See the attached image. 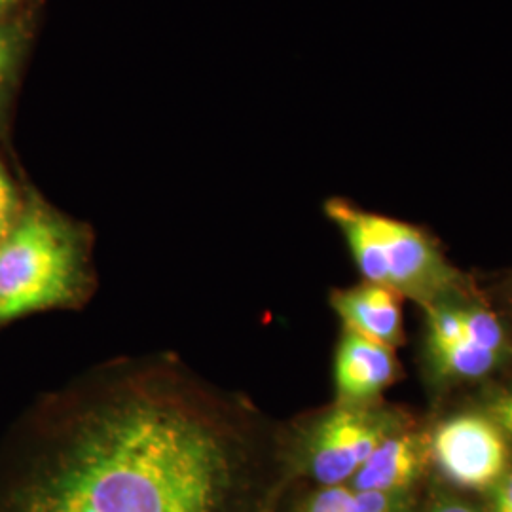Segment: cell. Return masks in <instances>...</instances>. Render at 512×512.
<instances>
[{"label":"cell","instance_id":"cell-11","mask_svg":"<svg viewBox=\"0 0 512 512\" xmlns=\"http://www.w3.org/2000/svg\"><path fill=\"white\" fill-rule=\"evenodd\" d=\"M29 46V25L18 18L0 19V126L18 82L19 69Z\"/></svg>","mask_w":512,"mask_h":512},{"label":"cell","instance_id":"cell-5","mask_svg":"<svg viewBox=\"0 0 512 512\" xmlns=\"http://www.w3.org/2000/svg\"><path fill=\"white\" fill-rule=\"evenodd\" d=\"M427 440L440 473L465 490H492L511 467L509 439L484 412L456 414Z\"/></svg>","mask_w":512,"mask_h":512},{"label":"cell","instance_id":"cell-14","mask_svg":"<svg viewBox=\"0 0 512 512\" xmlns=\"http://www.w3.org/2000/svg\"><path fill=\"white\" fill-rule=\"evenodd\" d=\"M23 209V194L0 160V241L10 234Z\"/></svg>","mask_w":512,"mask_h":512},{"label":"cell","instance_id":"cell-7","mask_svg":"<svg viewBox=\"0 0 512 512\" xmlns=\"http://www.w3.org/2000/svg\"><path fill=\"white\" fill-rule=\"evenodd\" d=\"M429 459V440L420 433H391L348 482L361 492H410Z\"/></svg>","mask_w":512,"mask_h":512},{"label":"cell","instance_id":"cell-15","mask_svg":"<svg viewBox=\"0 0 512 512\" xmlns=\"http://www.w3.org/2000/svg\"><path fill=\"white\" fill-rule=\"evenodd\" d=\"M484 414L501 427L507 439H512V387L492 393L484 403Z\"/></svg>","mask_w":512,"mask_h":512},{"label":"cell","instance_id":"cell-2","mask_svg":"<svg viewBox=\"0 0 512 512\" xmlns=\"http://www.w3.org/2000/svg\"><path fill=\"white\" fill-rule=\"evenodd\" d=\"M93 285L90 232L27 188L18 222L0 241V325L82 306Z\"/></svg>","mask_w":512,"mask_h":512},{"label":"cell","instance_id":"cell-12","mask_svg":"<svg viewBox=\"0 0 512 512\" xmlns=\"http://www.w3.org/2000/svg\"><path fill=\"white\" fill-rule=\"evenodd\" d=\"M463 321V338L475 346L494 351L499 355L507 353V336L501 321L492 311L484 308H467L461 310Z\"/></svg>","mask_w":512,"mask_h":512},{"label":"cell","instance_id":"cell-17","mask_svg":"<svg viewBox=\"0 0 512 512\" xmlns=\"http://www.w3.org/2000/svg\"><path fill=\"white\" fill-rule=\"evenodd\" d=\"M425 512H478L473 509V507H469V505H465V503H461V501H454V499H448V501H440L437 505H433L431 509H427Z\"/></svg>","mask_w":512,"mask_h":512},{"label":"cell","instance_id":"cell-3","mask_svg":"<svg viewBox=\"0 0 512 512\" xmlns=\"http://www.w3.org/2000/svg\"><path fill=\"white\" fill-rule=\"evenodd\" d=\"M325 215L342 232L349 253L368 283L384 285L425 306L439 304L458 283L437 241L418 226L332 198Z\"/></svg>","mask_w":512,"mask_h":512},{"label":"cell","instance_id":"cell-6","mask_svg":"<svg viewBox=\"0 0 512 512\" xmlns=\"http://www.w3.org/2000/svg\"><path fill=\"white\" fill-rule=\"evenodd\" d=\"M395 351L344 329L334 355V387L340 404L374 403L397 378Z\"/></svg>","mask_w":512,"mask_h":512},{"label":"cell","instance_id":"cell-13","mask_svg":"<svg viewBox=\"0 0 512 512\" xmlns=\"http://www.w3.org/2000/svg\"><path fill=\"white\" fill-rule=\"evenodd\" d=\"M427 329L429 346H446L463 340V321L461 308L448 304L427 306Z\"/></svg>","mask_w":512,"mask_h":512},{"label":"cell","instance_id":"cell-8","mask_svg":"<svg viewBox=\"0 0 512 512\" xmlns=\"http://www.w3.org/2000/svg\"><path fill=\"white\" fill-rule=\"evenodd\" d=\"M330 306L344 329L353 330L389 348L403 342L401 294L384 285L368 283L330 294Z\"/></svg>","mask_w":512,"mask_h":512},{"label":"cell","instance_id":"cell-16","mask_svg":"<svg viewBox=\"0 0 512 512\" xmlns=\"http://www.w3.org/2000/svg\"><path fill=\"white\" fill-rule=\"evenodd\" d=\"M492 511L512 512V467L492 488Z\"/></svg>","mask_w":512,"mask_h":512},{"label":"cell","instance_id":"cell-10","mask_svg":"<svg viewBox=\"0 0 512 512\" xmlns=\"http://www.w3.org/2000/svg\"><path fill=\"white\" fill-rule=\"evenodd\" d=\"M431 365L442 378L452 380H476L484 378L501 363L503 355L475 346L465 338L446 344V346H429Z\"/></svg>","mask_w":512,"mask_h":512},{"label":"cell","instance_id":"cell-18","mask_svg":"<svg viewBox=\"0 0 512 512\" xmlns=\"http://www.w3.org/2000/svg\"><path fill=\"white\" fill-rule=\"evenodd\" d=\"M23 2L25 0H0V19L18 18Z\"/></svg>","mask_w":512,"mask_h":512},{"label":"cell","instance_id":"cell-4","mask_svg":"<svg viewBox=\"0 0 512 512\" xmlns=\"http://www.w3.org/2000/svg\"><path fill=\"white\" fill-rule=\"evenodd\" d=\"M403 418L374 403L336 404L308 423L296 442L298 459L321 486L348 484Z\"/></svg>","mask_w":512,"mask_h":512},{"label":"cell","instance_id":"cell-1","mask_svg":"<svg viewBox=\"0 0 512 512\" xmlns=\"http://www.w3.org/2000/svg\"><path fill=\"white\" fill-rule=\"evenodd\" d=\"M260 429L171 355L95 366L12 427L0 512H243Z\"/></svg>","mask_w":512,"mask_h":512},{"label":"cell","instance_id":"cell-9","mask_svg":"<svg viewBox=\"0 0 512 512\" xmlns=\"http://www.w3.org/2000/svg\"><path fill=\"white\" fill-rule=\"evenodd\" d=\"M408 492H361L348 484L323 486L298 512H408Z\"/></svg>","mask_w":512,"mask_h":512}]
</instances>
